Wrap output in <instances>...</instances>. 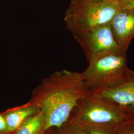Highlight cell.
Instances as JSON below:
<instances>
[{"label":"cell","instance_id":"cell-1","mask_svg":"<svg viewBox=\"0 0 134 134\" xmlns=\"http://www.w3.org/2000/svg\"><path fill=\"white\" fill-rule=\"evenodd\" d=\"M91 92L82 72L65 69L44 79L32 91L30 100L43 113L45 131L67 122L78 102Z\"/></svg>","mask_w":134,"mask_h":134},{"label":"cell","instance_id":"cell-2","mask_svg":"<svg viewBox=\"0 0 134 134\" xmlns=\"http://www.w3.org/2000/svg\"><path fill=\"white\" fill-rule=\"evenodd\" d=\"M120 8L119 3L105 0H72L64 19L67 29L75 37L109 23Z\"/></svg>","mask_w":134,"mask_h":134},{"label":"cell","instance_id":"cell-3","mask_svg":"<svg viewBox=\"0 0 134 134\" xmlns=\"http://www.w3.org/2000/svg\"><path fill=\"white\" fill-rule=\"evenodd\" d=\"M127 51L120 50L96 58L82 72L89 90L96 92L119 86L128 79Z\"/></svg>","mask_w":134,"mask_h":134},{"label":"cell","instance_id":"cell-4","mask_svg":"<svg viewBox=\"0 0 134 134\" xmlns=\"http://www.w3.org/2000/svg\"><path fill=\"white\" fill-rule=\"evenodd\" d=\"M132 116L124 107L91 92L78 102L70 117L85 127H115Z\"/></svg>","mask_w":134,"mask_h":134},{"label":"cell","instance_id":"cell-5","mask_svg":"<svg viewBox=\"0 0 134 134\" xmlns=\"http://www.w3.org/2000/svg\"><path fill=\"white\" fill-rule=\"evenodd\" d=\"M74 38L81 47L87 62L101 56L123 50L115 39L110 23L80 34Z\"/></svg>","mask_w":134,"mask_h":134},{"label":"cell","instance_id":"cell-6","mask_svg":"<svg viewBox=\"0 0 134 134\" xmlns=\"http://www.w3.org/2000/svg\"><path fill=\"white\" fill-rule=\"evenodd\" d=\"M110 24L117 42L127 51L134 37V10L120 7Z\"/></svg>","mask_w":134,"mask_h":134},{"label":"cell","instance_id":"cell-7","mask_svg":"<svg viewBox=\"0 0 134 134\" xmlns=\"http://www.w3.org/2000/svg\"><path fill=\"white\" fill-rule=\"evenodd\" d=\"M124 107L134 116V71L131 70L127 80L119 86L93 92Z\"/></svg>","mask_w":134,"mask_h":134},{"label":"cell","instance_id":"cell-8","mask_svg":"<svg viewBox=\"0 0 134 134\" xmlns=\"http://www.w3.org/2000/svg\"><path fill=\"white\" fill-rule=\"evenodd\" d=\"M39 111L37 106L30 100L21 105L5 110L2 114L8 126V133L11 134L14 133L29 118Z\"/></svg>","mask_w":134,"mask_h":134},{"label":"cell","instance_id":"cell-9","mask_svg":"<svg viewBox=\"0 0 134 134\" xmlns=\"http://www.w3.org/2000/svg\"><path fill=\"white\" fill-rule=\"evenodd\" d=\"M45 119L39 111L29 118L12 134H43L45 132Z\"/></svg>","mask_w":134,"mask_h":134},{"label":"cell","instance_id":"cell-10","mask_svg":"<svg viewBox=\"0 0 134 134\" xmlns=\"http://www.w3.org/2000/svg\"><path fill=\"white\" fill-rule=\"evenodd\" d=\"M49 130L51 134H87L86 128L71 117L60 127Z\"/></svg>","mask_w":134,"mask_h":134},{"label":"cell","instance_id":"cell-11","mask_svg":"<svg viewBox=\"0 0 134 134\" xmlns=\"http://www.w3.org/2000/svg\"><path fill=\"white\" fill-rule=\"evenodd\" d=\"M115 130L116 134H134V116L115 126Z\"/></svg>","mask_w":134,"mask_h":134},{"label":"cell","instance_id":"cell-12","mask_svg":"<svg viewBox=\"0 0 134 134\" xmlns=\"http://www.w3.org/2000/svg\"><path fill=\"white\" fill-rule=\"evenodd\" d=\"M85 127L87 134H116L115 127L92 126Z\"/></svg>","mask_w":134,"mask_h":134},{"label":"cell","instance_id":"cell-13","mask_svg":"<svg viewBox=\"0 0 134 134\" xmlns=\"http://www.w3.org/2000/svg\"><path fill=\"white\" fill-rule=\"evenodd\" d=\"M119 3L121 8L134 10V0H121Z\"/></svg>","mask_w":134,"mask_h":134},{"label":"cell","instance_id":"cell-14","mask_svg":"<svg viewBox=\"0 0 134 134\" xmlns=\"http://www.w3.org/2000/svg\"><path fill=\"white\" fill-rule=\"evenodd\" d=\"M0 133H8V126L2 113H0Z\"/></svg>","mask_w":134,"mask_h":134},{"label":"cell","instance_id":"cell-15","mask_svg":"<svg viewBox=\"0 0 134 134\" xmlns=\"http://www.w3.org/2000/svg\"><path fill=\"white\" fill-rule=\"evenodd\" d=\"M107 1L111 2H115V3H119L121 0H105Z\"/></svg>","mask_w":134,"mask_h":134},{"label":"cell","instance_id":"cell-16","mask_svg":"<svg viewBox=\"0 0 134 134\" xmlns=\"http://www.w3.org/2000/svg\"><path fill=\"white\" fill-rule=\"evenodd\" d=\"M43 134H51V132H50V130H47L46 131H45Z\"/></svg>","mask_w":134,"mask_h":134},{"label":"cell","instance_id":"cell-17","mask_svg":"<svg viewBox=\"0 0 134 134\" xmlns=\"http://www.w3.org/2000/svg\"><path fill=\"white\" fill-rule=\"evenodd\" d=\"M0 134H8V133H0Z\"/></svg>","mask_w":134,"mask_h":134}]
</instances>
